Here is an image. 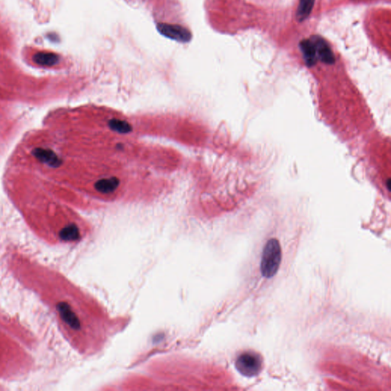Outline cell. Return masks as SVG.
I'll return each mask as SVG.
<instances>
[{
  "label": "cell",
  "mask_w": 391,
  "mask_h": 391,
  "mask_svg": "<svg viewBox=\"0 0 391 391\" xmlns=\"http://www.w3.org/2000/svg\"><path fill=\"white\" fill-rule=\"evenodd\" d=\"M281 247L278 240L270 239L264 246L261 262V271L267 278L274 277L281 265Z\"/></svg>",
  "instance_id": "1"
},
{
  "label": "cell",
  "mask_w": 391,
  "mask_h": 391,
  "mask_svg": "<svg viewBox=\"0 0 391 391\" xmlns=\"http://www.w3.org/2000/svg\"><path fill=\"white\" fill-rule=\"evenodd\" d=\"M236 366L244 376L247 378L256 376L262 369V358L257 353L247 351L238 357Z\"/></svg>",
  "instance_id": "2"
},
{
  "label": "cell",
  "mask_w": 391,
  "mask_h": 391,
  "mask_svg": "<svg viewBox=\"0 0 391 391\" xmlns=\"http://www.w3.org/2000/svg\"><path fill=\"white\" fill-rule=\"evenodd\" d=\"M157 29L166 37L177 41V42H183V43L189 42L192 37L191 32L181 25L164 23L158 24Z\"/></svg>",
  "instance_id": "3"
},
{
  "label": "cell",
  "mask_w": 391,
  "mask_h": 391,
  "mask_svg": "<svg viewBox=\"0 0 391 391\" xmlns=\"http://www.w3.org/2000/svg\"><path fill=\"white\" fill-rule=\"evenodd\" d=\"M32 154L35 158L40 162L47 164L52 167H57L61 164V160L57 157V154L50 149L38 148L34 149Z\"/></svg>",
  "instance_id": "4"
},
{
  "label": "cell",
  "mask_w": 391,
  "mask_h": 391,
  "mask_svg": "<svg viewBox=\"0 0 391 391\" xmlns=\"http://www.w3.org/2000/svg\"><path fill=\"white\" fill-rule=\"evenodd\" d=\"M312 42L316 48L318 58L326 64H332L335 62L334 54L330 49V46L320 37H315Z\"/></svg>",
  "instance_id": "5"
},
{
  "label": "cell",
  "mask_w": 391,
  "mask_h": 391,
  "mask_svg": "<svg viewBox=\"0 0 391 391\" xmlns=\"http://www.w3.org/2000/svg\"><path fill=\"white\" fill-rule=\"evenodd\" d=\"M60 317L63 321L68 325L73 330H78L80 329V321L74 311L70 309V306L65 303H61L57 306Z\"/></svg>",
  "instance_id": "6"
},
{
  "label": "cell",
  "mask_w": 391,
  "mask_h": 391,
  "mask_svg": "<svg viewBox=\"0 0 391 391\" xmlns=\"http://www.w3.org/2000/svg\"><path fill=\"white\" fill-rule=\"evenodd\" d=\"M300 46L301 50L303 53V58H304L305 62L307 66L311 67V66L314 65L317 61V54H316V48H315L314 44L311 40L309 39H305L302 41L299 44Z\"/></svg>",
  "instance_id": "7"
},
{
  "label": "cell",
  "mask_w": 391,
  "mask_h": 391,
  "mask_svg": "<svg viewBox=\"0 0 391 391\" xmlns=\"http://www.w3.org/2000/svg\"><path fill=\"white\" fill-rule=\"evenodd\" d=\"M119 185V180L117 177H110L108 179H102L97 181L95 188L102 194H111L117 189Z\"/></svg>",
  "instance_id": "8"
},
{
  "label": "cell",
  "mask_w": 391,
  "mask_h": 391,
  "mask_svg": "<svg viewBox=\"0 0 391 391\" xmlns=\"http://www.w3.org/2000/svg\"><path fill=\"white\" fill-rule=\"evenodd\" d=\"M34 60L39 65L44 67H51L57 64L58 61V57L57 54L49 52H40L34 56Z\"/></svg>",
  "instance_id": "9"
},
{
  "label": "cell",
  "mask_w": 391,
  "mask_h": 391,
  "mask_svg": "<svg viewBox=\"0 0 391 391\" xmlns=\"http://www.w3.org/2000/svg\"><path fill=\"white\" fill-rule=\"evenodd\" d=\"M314 2L315 0H299V6L296 12V17L299 22L305 20L310 15Z\"/></svg>",
  "instance_id": "10"
},
{
  "label": "cell",
  "mask_w": 391,
  "mask_h": 391,
  "mask_svg": "<svg viewBox=\"0 0 391 391\" xmlns=\"http://www.w3.org/2000/svg\"><path fill=\"white\" fill-rule=\"evenodd\" d=\"M59 236L63 241H76L80 238V231L76 225H69L60 231Z\"/></svg>",
  "instance_id": "11"
},
{
  "label": "cell",
  "mask_w": 391,
  "mask_h": 391,
  "mask_svg": "<svg viewBox=\"0 0 391 391\" xmlns=\"http://www.w3.org/2000/svg\"><path fill=\"white\" fill-rule=\"evenodd\" d=\"M109 126L112 130L122 133V134L129 133L132 130L130 124L128 123L126 121L120 120V119H111L109 122Z\"/></svg>",
  "instance_id": "12"
}]
</instances>
